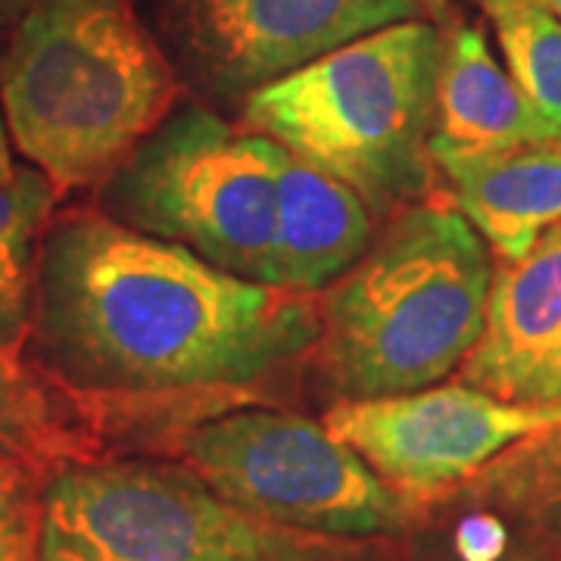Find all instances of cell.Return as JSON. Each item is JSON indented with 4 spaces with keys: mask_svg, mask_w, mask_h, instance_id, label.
Returning a JSON list of instances; mask_svg holds the SVG:
<instances>
[{
    "mask_svg": "<svg viewBox=\"0 0 561 561\" xmlns=\"http://www.w3.org/2000/svg\"><path fill=\"white\" fill-rule=\"evenodd\" d=\"M16 172H20V165L13 162V153H10V128H7L3 103H0V184H7Z\"/></svg>",
    "mask_w": 561,
    "mask_h": 561,
    "instance_id": "obj_19",
    "label": "cell"
},
{
    "mask_svg": "<svg viewBox=\"0 0 561 561\" xmlns=\"http://www.w3.org/2000/svg\"><path fill=\"white\" fill-rule=\"evenodd\" d=\"M321 309L231 275L110 216L60 219L41 241L32 337L79 390L144 393L247 383L306 353Z\"/></svg>",
    "mask_w": 561,
    "mask_h": 561,
    "instance_id": "obj_1",
    "label": "cell"
},
{
    "mask_svg": "<svg viewBox=\"0 0 561 561\" xmlns=\"http://www.w3.org/2000/svg\"><path fill=\"white\" fill-rule=\"evenodd\" d=\"M41 561H397V552L262 518L187 468L72 461L44 481Z\"/></svg>",
    "mask_w": 561,
    "mask_h": 561,
    "instance_id": "obj_5",
    "label": "cell"
},
{
    "mask_svg": "<svg viewBox=\"0 0 561 561\" xmlns=\"http://www.w3.org/2000/svg\"><path fill=\"white\" fill-rule=\"evenodd\" d=\"M57 194L35 165L0 184V356H13L32 331L41 234Z\"/></svg>",
    "mask_w": 561,
    "mask_h": 561,
    "instance_id": "obj_14",
    "label": "cell"
},
{
    "mask_svg": "<svg viewBox=\"0 0 561 561\" xmlns=\"http://www.w3.org/2000/svg\"><path fill=\"white\" fill-rule=\"evenodd\" d=\"M559 424L561 405L505 402L468 383L343 397L324 415V427L402 493L453 486L505 446Z\"/></svg>",
    "mask_w": 561,
    "mask_h": 561,
    "instance_id": "obj_8",
    "label": "cell"
},
{
    "mask_svg": "<svg viewBox=\"0 0 561 561\" xmlns=\"http://www.w3.org/2000/svg\"><path fill=\"white\" fill-rule=\"evenodd\" d=\"M103 206L125 228L272 284L278 144L187 106L165 116L103 181Z\"/></svg>",
    "mask_w": 561,
    "mask_h": 561,
    "instance_id": "obj_6",
    "label": "cell"
},
{
    "mask_svg": "<svg viewBox=\"0 0 561 561\" xmlns=\"http://www.w3.org/2000/svg\"><path fill=\"white\" fill-rule=\"evenodd\" d=\"M540 3H546L556 16H561V0H540Z\"/></svg>",
    "mask_w": 561,
    "mask_h": 561,
    "instance_id": "obj_21",
    "label": "cell"
},
{
    "mask_svg": "<svg viewBox=\"0 0 561 561\" xmlns=\"http://www.w3.org/2000/svg\"><path fill=\"white\" fill-rule=\"evenodd\" d=\"M490 253L456 206L405 209L321 306V362L346 400L446 378L481 341Z\"/></svg>",
    "mask_w": 561,
    "mask_h": 561,
    "instance_id": "obj_3",
    "label": "cell"
},
{
    "mask_svg": "<svg viewBox=\"0 0 561 561\" xmlns=\"http://www.w3.org/2000/svg\"><path fill=\"white\" fill-rule=\"evenodd\" d=\"M44 483L38 468L0 459V561H41Z\"/></svg>",
    "mask_w": 561,
    "mask_h": 561,
    "instance_id": "obj_17",
    "label": "cell"
},
{
    "mask_svg": "<svg viewBox=\"0 0 561 561\" xmlns=\"http://www.w3.org/2000/svg\"><path fill=\"white\" fill-rule=\"evenodd\" d=\"M72 456H79V437L69 434L57 405L13 362L0 356V459L41 468Z\"/></svg>",
    "mask_w": 561,
    "mask_h": 561,
    "instance_id": "obj_16",
    "label": "cell"
},
{
    "mask_svg": "<svg viewBox=\"0 0 561 561\" xmlns=\"http://www.w3.org/2000/svg\"><path fill=\"white\" fill-rule=\"evenodd\" d=\"M179 456L221 500L287 527L375 537L402 524L387 483L324 424L302 415L231 412L187 431Z\"/></svg>",
    "mask_w": 561,
    "mask_h": 561,
    "instance_id": "obj_7",
    "label": "cell"
},
{
    "mask_svg": "<svg viewBox=\"0 0 561 561\" xmlns=\"http://www.w3.org/2000/svg\"><path fill=\"white\" fill-rule=\"evenodd\" d=\"M552 138H561V128L524 98L490 54L481 28H456L443 44L431 157L490 153Z\"/></svg>",
    "mask_w": 561,
    "mask_h": 561,
    "instance_id": "obj_13",
    "label": "cell"
},
{
    "mask_svg": "<svg viewBox=\"0 0 561 561\" xmlns=\"http://www.w3.org/2000/svg\"><path fill=\"white\" fill-rule=\"evenodd\" d=\"M419 13L421 0H175L181 41L203 76L250 94Z\"/></svg>",
    "mask_w": 561,
    "mask_h": 561,
    "instance_id": "obj_9",
    "label": "cell"
},
{
    "mask_svg": "<svg viewBox=\"0 0 561 561\" xmlns=\"http://www.w3.org/2000/svg\"><path fill=\"white\" fill-rule=\"evenodd\" d=\"M496 25L508 76L561 128V16L540 0H481Z\"/></svg>",
    "mask_w": 561,
    "mask_h": 561,
    "instance_id": "obj_15",
    "label": "cell"
},
{
    "mask_svg": "<svg viewBox=\"0 0 561 561\" xmlns=\"http://www.w3.org/2000/svg\"><path fill=\"white\" fill-rule=\"evenodd\" d=\"M434 160L456 184L461 213L505 262L522 260L561 221V138Z\"/></svg>",
    "mask_w": 561,
    "mask_h": 561,
    "instance_id": "obj_12",
    "label": "cell"
},
{
    "mask_svg": "<svg viewBox=\"0 0 561 561\" xmlns=\"http://www.w3.org/2000/svg\"><path fill=\"white\" fill-rule=\"evenodd\" d=\"M32 3H35V0H0V20H13V16H20V13H25Z\"/></svg>",
    "mask_w": 561,
    "mask_h": 561,
    "instance_id": "obj_20",
    "label": "cell"
},
{
    "mask_svg": "<svg viewBox=\"0 0 561 561\" xmlns=\"http://www.w3.org/2000/svg\"><path fill=\"white\" fill-rule=\"evenodd\" d=\"M440 32L383 25L250 94L243 122L350 184L368 209L419 201L431 184Z\"/></svg>",
    "mask_w": 561,
    "mask_h": 561,
    "instance_id": "obj_4",
    "label": "cell"
},
{
    "mask_svg": "<svg viewBox=\"0 0 561 561\" xmlns=\"http://www.w3.org/2000/svg\"><path fill=\"white\" fill-rule=\"evenodd\" d=\"M461 383L505 402L561 405V221L493 275Z\"/></svg>",
    "mask_w": 561,
    "mask_h": 561,
    "instance_id": "obj_10",
    "label": "cell"
},
{
    "mask_svg": "<svg viewBox=\"0 0 561 561\" xmlns=\"http://www.w3.org/2000/svg\"><path fill=\"white\" fill-rule=\"evenodd\" d=\"M456 549L465 561H496L505 549V530L496 518H468L456 534Z\"/></svg>",
    "mask_w": 561,
    "mask_h": 561,
    "instance_id": "obj_18",
    "label": "cell"
},
{
    "mask_svg": "<svg viewBox=\"0 0 561 561\" xmlns=\"http://www.w3.org/2000/svg\"><path fill=\"white\" fill-rule=\"evenodd\" d=\"M368 234V206L359 194L278 144L272 284L300 294L337 284L365 256Z\"/></svg>",
    "mask_w": 561,
    "mask_h": 561,
    "instance_id": "obj_11",
    "label": "cell"
},
{
    "mask_svg": "<svg viewBox=\"0 0 561 561\" xmlns=\"http://www.w3.org/2000/svg\"><path fill=\"white\" fill-rule=\"evenodd\" d=\"M175 91L125 0H35L0 60L10 138L57 191L110 179L169 116Z\"/></svg>",
    "mask_w": 561,
    "mask_h": 561,
    "instance_id": "obj_2",
    "label": "cell"
}]
</instances>
